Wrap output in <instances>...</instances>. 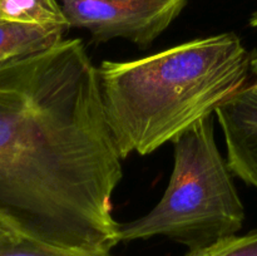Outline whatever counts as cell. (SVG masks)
<instances>
[{
	"instance_id": "cell-2",
	"label": "cell",
	"mask_w": 257,
	"mask_h": 256,
	"mask_svg": "<svg viewBox=\"0 0 257 256\" xmlns=\"http://www.w3.org/2000/svg\"><path fill=\"white\" fill-rule=\"evenodd\" d=\"M251 55L235 33L197 38L98 67L110 132L124 160L173 142L248 85Z\"/></svg>"
},
{
	"instance_id": "cell-7",
	"label": "cell",
	"mask_w": 257,
	"mask_h": 256,
	"mask_svg": "<svg viewBox=\"0 0 257 256\" xmlns=\"http://www.w3.org/2000/svg\"><path fill=\"white\" fill-rule=\"evenodd\" d=\"M0 20L69 29L62 4L57 0H0Z\"/></svg>"
},
{
	"instance_id": "cell-9",
	"label": "cell",
	"mask_w": 257,
	"mask_h": 256,
	"mask_svg": "<svg viewBox=\"0 0 257 256\" xmlns=\"http://www.w3.org/2000/svg\"><path fill=\"white\" fill-rule=\"evenodd\" d=\"M183 256H257V230L233 235L203 247L188 250Z\"/></svg>"
},
{
	"instance_id": "cell-5",
	"label": "cell",
	"mask_w": 257,
	"mask_h": 256,
	"mask_svg": "<svg viewBox=\"0 0 257 256\" xmlns=\"http://www.w3.org/2000/svg\"><path fill=\"white\" fill-rule=\"evenodd\" d=\"M233 175L257 188V87L246 85L216 110Z\"/></svg>"
},
{
	"instance_id": "cell-8",
	"label": "cell",
	"mask_w": 257,
	"mask_h": 256,
	"mask_svg": "<svg viewBox=\"0 0 257 256\" xmlns=\"http://www.w3.org/2000/svg\"><path fill=\"white\" fill-rule=\"evenodd\" d=\"M0 256H112L110 252L67 250L33 240L0 222Z\"/></svg>"
},
{
	"instance_id": "cell-3",
	"label": "cell",
	"mask_w": 257,
	"mask_h": 256,
	"mask_svg": "<svg viewBox=\"0 0 257 256\" xmlns=\"http://www.w3.org/2000/svg\"><path fill=\"white\" fill-rule=\"evenodd\" d=\"M215 119L205 118L173 141L165 195L145 216L119 223L120 242L165 236L193 250L240 232L245 207L216 143Z\"/></svg>"
},
{
	"instance_id": "cell-4",
	"label": "cell",
	"mask_w": 257,
	"mask_h": 256,
	"mask_svg": "<svg viewBox=\"0 0 257 256\" xmlns=\"http://www.w3.org/2000/svg\"><path fill=\"white\" fill-rule=\"evenodd\" d=\"M69 28L97 43L123 38L146 48L181 14L187 0H60Z\"/></svg>"
},
{
	"instance_id": "cell-10",
	"label": "cell",
	"mask_w": 257,
	"mask_h": 256,
	"mask_svg": "<svg viewBox=\"0 0 257 256\" xmlns=\"http://www.w3.org/2000/svg\"><path fill=\"white\" fill-rule=\"evenodd\" d=\"M250 70H251V74L255 77V80H253L251 84L255 85L257 87V55L256 57H251V64H250Z\"/></svg>"
},
{
	"instance_id": "cell-11",
	"label": "cell",
	"mask_w": 257,
	"mask_h": 256,
	"mask_svg": "<svg viewBox=\"0 0 257 256\" xmlns=\"http://www.w3.org/2000/svg\"><path fill=\"white\" fill-rule=\"evenodd\" d=\"M250 24L252 25V27H256V28H257V12L255 13V14L252 15V17H251Z\"/></svg>"
},
{
	"instance_id": "cell-6",
	"label": "cell",
	"mask_w": 257,
	"mask_h": 256,
	"mask_svg": "<svg viewBox=\"0 0 257 256\" xmlns=\"http://www.w3.org/2000/svg\"><path fill=\"white\" fill-rule=\"evenodd\" d=\"M67 28L0 20V65L43 52L63 40Z\"/></svg>"
},
{
	"instance_id": "cell-1",
	"label": "cell",
	"mask_w": 257,
	"mask_h": 256,
	"mask_svg": "<svg viewBox=\"0 0 257 256\" xmlns=\"http://www.w3.org/2000/svg\"><path fill=\"white\" fill-rule=\"evenodd\" d=\"M122 160L82 40L0 65V222L55 247L110 252Z\"/></svg>"
}]
</instances>
